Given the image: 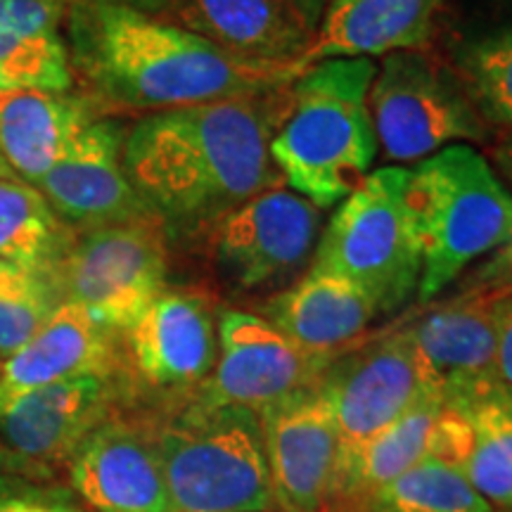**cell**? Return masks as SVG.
<instances>
[{
	"label": "cell",
	"instance_id": "1",
	"mask_svg": "<svg viewBox=\"0 0 512 512\" xmlns=\"http://www.w3.org/2000/svg\"><path fill=\"white\" fill-rule=\"evenodd\" d=\"M290 86L147 114L128 128V183L166 238L171 230L207 238L230 211L285 185L271 159V140L285 117Z\"/></svg>",
	"mask_w": 512,
	"mask_h": 512
},
{
	"label": "cell",
	"instance_id": "2",
	"mask_svg": "<svg viewBox=\"0 0 512 512\" xmlns=\"http://www.w3.org/2000/svg\"><path fill=\"white\" fill-rule=\"evenodd\" d=\"M67 17L72 69L102 105L145 117L278 91L306 69L238 60L162 17L112 0H74Z\"/></svg>",
	"mask_w": 512,
	"mask_h": 512
},
{
	"label": "cell",
	"instance_id": "3",
	"mask_svg": "<svg viewBox=\"0 0 512 512\" xmlns=\"http://www.w3.org/2000/svg\"><path fill=\"white\" fill-rule=\"evenodd\" d=\"M377 62L335 57L309 64L290 86L271 159L297 195L332 209L366 181L377 159L368 91Z\"/></svg>",
	"mask_w": 512,
	"mask_h": 512
},
{
	"label": "cell",
	"instance_id": "4",
	"mask_svg": "<svg viewBox=\"0 0 512 512\" xmlns=\"http://www.w3.org/2000/svg\"><path fill=\"white\" fill-rule=\"evenodd\" d=\"M406 204L422 252V306L512 235V192L475 145H451L408 166Z\"/></svg>",
	"mask_w": 512,
	"mask_h": 512
},
{
	"label": "cell",
	"instance_id": "5",
	"mask_svg": "<svg viewBox=\"0 0 512 512\" xmlns=\"http://www.w3.org/2000/svg\"><path fill=\"white\" fill-rule=\"evenodd\" d=\"M174 512L275 508L259 413L192 399L157 425Z\"/></svg>",
	"mask_w": 512,
	"mask_h": 512
},
{
	"label": "cell",
	"instance_id": "6",
	"mask_svg": "<svg viewBox=\"0 0 512 512\" xmlns=\"http://www.w3.org/2000/svg\"><path fill=\"white\" fill-rule=\"evenodd\" d=\"M311 271L332 273L366 292L380 316L418 297L422 252L406 204V169L380 166L323 226Z\"/></svg>",
	"mask_w": 512,
	"mask_h": 512
},
{
	"label": "cell",
	"instance_id": "7",
	"mask_svg": "<svg viewBox=\"0 0 512 512\" xmlns=\"http://www.w3.org/2000/svg\"><path fill=\"white\" fill-rule=\"evenodd\" d=\"M368 110L382 166L408 169L451 145L486 147L494 138L432 48L380 57Z\"/></svg>",
	"mask_w": 512,
	"mask_h": 512
},
{
	"label": "cell",
	"instance_id": "8",
	"mask_svg": "<svg viewBox=\"0 0 512 512\" xmlns=\"http://www.w3.org/2000/svg\"><path fill=\"white\" fill-rule=\"evenodd\" d=\"M323 226V209L287 185L259 192L207 235L219 283L259 302L287 290L309 273Z\"/></svg>",
	"mask_w": 512,
	"mask_h": 512
},
{
	"label": "cell",
	"instance_id": "9",
	"mask_svg": "<svg viewBox=\"0 0 512 512\" xmlns=\"http://www.w3.org/2000/svg\"><path fill=\"white\" fill-rule=\"evenodd\" d=\"M166 240L157 219L86 230L55 271L62 302L79 304L105 328L126 332L169 287Z\"/></svg>",
	"mask_w": 512,
	"mask_h": 512
},
{
	"label": "cell",
	"instance_id": "10",
	"mask_svg": "<svg viewBox=\"0 0 512 512\" xmlns=\"http://www.w3.org/2000/svg\"><path fill=\"white\" fill-rule=\"evenodd\" d=\"M339 427V472L427 392L406 323L339 351L320 375ZM337 484V482H335Z\"/></svg>",
	"mask_w": 512,
	"mask_h": 512
},
{
	"label": "cell",
	"instance_id": "11",
	"mask_svg": "<svg viewBox=\"0 0 512 512\" xmlns=\"http://www.w3.org/2000/svg\"><path fill=\"white\" fill-rule=\"evenodd\" d=\"M332 358L297 347L254 311L219 309V356L195 396L214 406L261 413L318 382Z\"/></svg>",
	"mask_w": 512,
	"mask_h": 512
},
{
	"label": "cell",
	"instance_id": "12",
	"mask_svg": "<svg viewBox=\"0 0 512 512\" xmlns=\"http://www.w3.org/2000/svg\"><path fill=\"white\" fill-rule=\"evenodd\" d=\"M275 508L323 512L339 467V427L323 384L299 389L259 413Z\"/></svg>",
	"mask_w": 512,
	"mask_h": 512
},
{
	"label": "cell",
	"instance_id": "13",
	"mask_svg": "<svg viewBox=\"0 0 512 512\" xmlns=\"http://www.w3.org/2000/svg\"><path fill=\"white\" fill-rule=\"evenodd\" d=\"M126 131L119 119H93L53 169L36 183L55 214L83 233L155 219L140 202L124 171Z\"/></svg>",
	"mask_w": 512,
	"mask_h": 512
},
{
	"label": "cell",
	"instance_id": "14",
	"mask_svg": "<svg viewBox=\"0 0 512 512\" xmlns=\"http://www.w3.org/2000/svg\"><path fill=\"white\" fill-rule=\"evenodd\" d=\"M69 477L98 512H174L150 422L110 415L69 456Z\"/></svg>",
	"mask_w": 512,
	"mask_h": 512
},
{
	"label": "cell",
	"instance_id": "15",
	"mask_svg": "<svg viewBox=\"0 0 512 512\" xmlns=\"http://www.w3.org/2000/svg\"><path fill=\"white\" fill-rule=\"evenodd\" d=\"M136 373L164 392H197L219 356V309L207 292L166 287L126 330Z\"/></svg>",
	"mask_w": 512,
	"mask_h": 512
},
{
	"label": "cell",
	"instance_id": "16",
	"mask_svg": "<svg viewBox=\"0 0 512 512\" xmlns=\"http://www.w3.org/2000/svg\"><path fill=\"white\" fill-rule=\"evenodd\" d=\"M418 351L427 392L441 403L465 396L479 384L496 380L498 325L496 302L482 297L441 294L425 304L418 316L406 320Z\"/></svg>",
	"mask_w": 512,
	"mask_h": 512
},
{
	"label": "cell",
	"instance_id": "17",
	"mask_svg": "<svg viewBox=\"0 0 512 512\" xmlns=\"http://www.w3.org/2000/svg\"><path fill=\"white\" fill-rule=\"evenodd\" d=\"M245 62L304 67L316 29L283 0H171L162 15Z\"/></svg>",
	"mask_w": 512,
	"mask_h": 512
},
{
	"label": "cell",
	"instance_id": "18",
	"mask_svg": "<svg viewBox=\"0 0 512 512\" xmlns=\"http://www.w3.org/2000/svg\"><path fill=\"white\" fill-rule=\"evenodd\" d=\"M112 377L86 375L19 396L0 411V444L24 460L69 458L110 418Z\"/></svg>",
	"mask_w": 512,
	"mask_h": 512
},
{
	"label": "cell",
	"instance_id": "19",
	"mask_svg": "<svg viewBox=\"0 0 512 512\" xmlns=\"http://www.w3.org/2000/svg\"><path fill=\"white\" fill-rule=\"evenodd\" d=\"M112 332L83 306L62 302L48 323L0 366V411L48 384L86 375L112 377Z\"/></svg>",
	"mask_w": 512,
	"mask_h": 512
},
{
	"label": "cell",
	"instance_id": "20",
	"mask_svg": "<svg viewBox=\"0 0 512 512\" xmlns=\"http://www.w3.org/2000/svg\"><path fill=\"white\" fill-rule=\"evenodd\" d=\"M444 0H330L304 67L335 57H384L432 48Z\"/></svg>",
	"mask_w": 512,
	"mask_h": 512
},
{
	"label": "cell",
	"instance_id": "21",
	"mask_svg": "<svg viewBox=\"0 0 512 512\" xmlns=\"http://www.w3.org/2000/svg\"><path fill=\"white\" fill-rule=\"evenodd\" d=\"M254 313L316 356H337L354 347L380 318L366 292L349 280L311 268L287 290L256 304Z\"/></svg>",
	"mask_w": 512,
	"mask_h": 512
},
{
	"label": "cell",
	"instance_id": "22",
	"mask_svg": "<svg viewBox=\"0 0 512 512\" xmlns=\"http://www.w3.org/2000/svg\"><path fill=\"white\" fill-rule=\"evenodd\" d=\"M432 50L491 131L512 126V10L451 17L439 24Z\"/></svg>",
	"mask_w": 512,
	"mask_h": 512
},
{
	"label": "cell",
	"instance_id": "23",
	"mask_svg": "<svg viewBox=\"0 0 512 512\" xmlns=\"http://www.w3.org/2000/svg\"><path fill=\"white\" fill-rule=\"evenodd\" d=\"M93 119L95 105L81 95L0 88V155L17 178L36 185Z\"/></svg>",
	"mask_w": 512,
	"mask_h": 512
},
{
	"label": "cell",
	"instance_id": "24",
	"mask_svg": "<svg viewBox=\"0 0 512 512\" xmlns=\"http://www.w3.org/2000/svg\"><path fill=\"white\" fill-rule=\"evenodd\" d=\"M72 3L0 0V88L72 91V55L62 38Z\"/></svg>",
	"mask_w": 512,
	"mask_h": 512
},
{
	"label": "cell",
	"instance_id": "25",
	"mask_svg": "<svg viewBox=\"0 0 512 512\" xmlns=\"http://www.w3.org/2000/svg\"><path fill=\"white\" fill-rule=\"evenodd\" d=\"M444 406L470 422L465 479L496 512H512V389L496 377Z\"/></svg>",
	"mask_w": 512,
	"mask_h": 512
},
{
	"label": "cell",
	"instance_id": "26",
	"mask_svg": "<svg viewBox=\"0 0 512 512\" xmlns=\"http://www.w3.org/2000/svg\"><path fill=\"white\" fill-rule=\"evenodd\" d=\"M441 406L444 403L437 394L425 392L399 420H394L387 430L377 434L339 472L330 505L335 503L339 512L354 510L380 486L392 482L403 472L411 470L413 465H418L420 460H425L427 437H430L432 422L439 415Z\"/></svg>",
	"mask_w": 512,
	"mask_h": 512
},
{
	"label": "cell",
	"instance_id": "27",
	"mask_svg": "<svg viewBox=\"0 0 512 512\" xmlns=\"http://www.w3.org/2000/svg\"><path fill=\"white\" fill-rule=\"evenodd\" d=\"M72 245V230L36 185L0 178V264L53 278Z\"/></svg>",
	"mask_w": 512,
	"mask_h": 512
},
{
	"label": "cell",
	"instance_id": "28",
	"mask_svg": "<svg viewBox=\"0 0 512 512\" xmlns=\"http://www.w3.org/2000/svg\"><path fill=\"white\" fill-rule=\"evenodd\" d=\"M349 512H494L463 472L425 458Z\"/></svg>",
	"mask_w": 512,
	"mask_h": 512
},
{
	"label": "cell",
	"instance_id": "29",
	"mask_svg": "<svg viewBox=\"0 0 512 512\" xmlns=\"http://www.w3.org/2000/svg\"><path fill=\"white\" fill-rule=\"evenodd\" d=\"M60 304L53 278L0 264V358L22 349Z\"/></svg>",
	"mask_w": 512,
	"mask_h": 512
},
{
	"label": "cell",
	"instance_id": "30",
	"mask_svg": "<svg viewBox=\"0 0 512 512\" xmlns=\"http://www.w3.org/2000/svg\"><path fill=\"white\" fill-rule=\"evenodd\" d=\"M444 294H453V297H482L494 299V302L512 297V235L489 256L477 261Z\"/></svg>",
	"mask_w": 512,
	"mask_h": 512
},
{
	"label": "cell",
	"instance_id": "31",
	"mask_svg": "<svg viewBox=\"0 0 512 512\" xmlns=\"http://www.w3.org/2000/svg\"><path fill=\"white\" fill-rule=\"evenodd\" d=\"M0 512H81L62 489L43 486L17 472H0Z\"/></svg>",
	"mask_w": 512,
	"mask_h": 512
},
{
	"label": "cell",
	"instance_id": "32",
	"mask_svg": "<svg viewBox=\"0 0 512 512\" xmlns=\"http://www.w3.org/2000/svg\"><path fill=\"white\" fill-rule=\"evenodd\" d=\"M472 446V430L465 415L451 406H441V411L432 422L430 437H427V453L425 458L444 463L453 470L463 472L470 456Z\"/></svg>",
	"mask_w": 512,
	"mask_h": 512
},
{
	"label": "cell",
	"instance_id": "33",
	"mask_svg": "<svg viewBox=\"0 0 512 512\" xmlns=\"http://www.w3.org/2000/svg\"><path fill=\"white\" fill-rule=\"evenodd\" d=\"M498 325V373L512 389V297L496 302Z\"/></svg>",
	"mask_w": 512,
	"mask_h": 512
},
{
	"label": "cell",
	"instance_id": "34",
	"mask_svg": "<svg viewBox=\"0 0 512 512\" xmlns=\"http://www.w3.org/2000/svg\"><path fill=\"white\" fill-rule=\"evenodd\" d=\"M484 150V155L491 162V166H494L498 178H501L512 192V126L496 131L491 143L486 145Z\"/></svg>",
	"mask_w": 512,
	"mask_h": 512
},
{
	"label": "cell",
	"instance_id": "35",
	"mask_svg": "<svg viewBox=\"0 0 512 512\" xmlns=\"http://www.w3.org/2000/svg\"><path fill=\"white\" fill-rule=\"evenodd\" d=\"M283 3L290 5L297 15H302L313 29H318L320 19H323V12L328 8L330 0H283Z\"/></svg>",
	"mask_w": 512,
	"mask_h": 512
},
{
	"label": "cell",
	"instance_id": "36",
	"mask_svg": "<svg viewBox=\"0 0 512 512\" xmlns=\"http://www.w3.org/2000/svg\"><path fill=\"white\" fill-rule=\"evenodd\" d=\"M117 5H126V8H133L138 12H145V15H155L162 17L166 8H169L171 0H112Z\"/></svg>",
	"mask_w": 512,
	"mask_h": 512
},
{
	"label": "cell",
	"instance_id": "37",
	"mask_svg": "<svg viewBox=\"0 0 512 512\" xmlns=\"http://www.w3.org/2000/svg\"><path fill=\"white\" fill-rule=\"evenodd\" d=\"M31 467L29 460L15 456V453L5 451L3 446H0V472H17V470H27Z\"/></svg>",
	"mask_w": 512,
	"mask_h": 512
},
{
	"label": "cell",
	"instance_id": "38",
	"mask_svg": "<svg viewBox=\"0 0 512 512\" xmlns=\"http://www.w3.org/2000/svg\"><path fill=\"white\" fill-rule=\"evenodd\" d=\"M0 178H17V174L10 169V164L5 162L3 155H0Z\"/></svg>",
	"mask_w": 512,
	"mask_h": 512
},
{
	"label": "cell",
	"instance_id": "39",
	"mask_svg": "<svg viewBox=\"0 0 512 512\" xmlns=\"http://www.w3.org/2000/svg\"><path fill=\"white\" fill-rule=\"evenodd\" d=\"M323 512H339V510H323Z\"/></svg>",
	"mask_w": 512,
	"mask_h": 512
},
{
	"label": "cell",
	"instance_id": "40",
	"mask_svg": "<svg viewBox=\"0 0 512 512\" xmlns=\"http://www.w3.org/2000/svg\"><path fill=\"white\" fill-rule=\"evenodd\" d=\"M0 366H3V358H0Z\"/></svg>",
	"mask_w": 512,
	"mask_h": 512
},
{
	"label": "cell",
	"instance_id": "41",
	"mask_svg": "<svg viewBox=\"0 0 512 512\" xmlns=\"http://www.w3.org/2000/svg\"><path fill=\"white\" fill-rule=\"evenodd\" d=\"M494 512H496V510H494Z\"/></svg>",
	"mask_w": 512,
	"mask_h": 512
}]
</instances>
